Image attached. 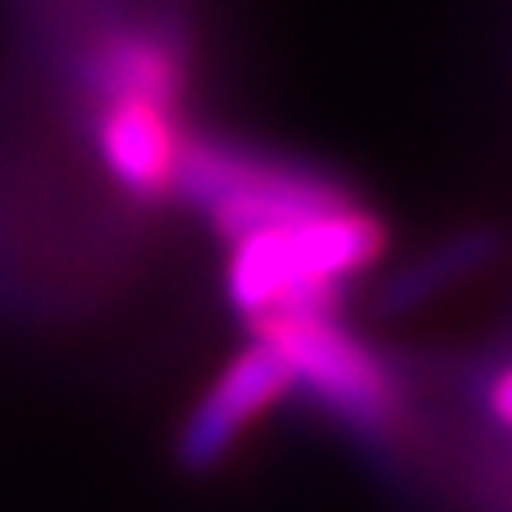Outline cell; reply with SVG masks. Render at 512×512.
<instances>
[{
	"instance_id": "1",
	"label": "cell",
	"mask_w": 512,
	"mask_h": 512,
	"mask_svg": "<svg viewBox=\"0 0 512 512\" xmlns=\"http://www.w3.org/2000/svg\"><path fill=\"white\" fill-rule=\"evenodd\" d=\"M380 227L355 210H333L291 227L239 239L227 265V291L256 329L282 316L329 312L338 282L372 265Z\"/></svg>"
},
{
	"instance_id": "2",
	"label": "cell",
	"mask_w": 512,
	"mask_h": 512,
	"mask_svg": "<svg viewBox=\"0 0 512 512\" xmlns=\"http://www.w3.org/2000/svg\"><path fill=\"white\" fill-rule=\"evenodd\" d=\"M171 192L188 201L192 210L210 214V222L231 244L256 231H274L346 210L338 192L316 175L265 163V158L239 154L227 146H201V141H188V146L180 141Z\"/></svg>"
},
{
	"instance_id": "3",
	"label": "cell",
	"mask_w": 512,
	"mask_h": 512,
	"mask_svg": "<svg viewBox=\"0 0 512 512\" xmlns=\"http://www.w3.org/2000/svg\"><path fill=\"white\" fill-rule=\"evenodd\" d=\"M261 338L278 346L291 367V384H308V393L355 431H380L393 419V384L376 355L329 320V312L282 316L261 325Z\"/></svg>"
},
{
	"instance_id": "4",
	"label": "cell",
	"mask_w": 512,
	"mask_h": 512,
	"mask_svg": "<svg viewBox=\"0 0 512 512\" xmlns=\"http://www.w3.org/2000/svg\"><path fill=\"white\" fill-rule=\"evenodd\" d=\"M291 389V367L278 355L269 338H256L244 355H235L222 376L210 384V393L192 406L180 431V461L188 470H210L235 448L244 431L265 406Z\"/></svg>"
},
{
	"instance_id": "5",
	"label": "cell",
	"mask_w": 512,
	"mask_h": 512,
	"mask_svg": "<svg viewBox=\"0 0 512 512\" xmlns=\"http://www.w3.org/2000/svg\"><path fill=\"white\" fill-rule=\"evenodd\" d=\"M99 150L116 180L137 192V197H158L171 188L175 171V128L167 120V107L150 103H111L99 124Z\"/></svg>"
},
{
	"instance_id": "6",
	"label": "cell",
	"mask_w": 512,
	"mask_h": 512,
	"mask_svg": "<svg viewBox=\"0 0 512 512\" xmlns=\"http://www.w3.org/2000/svg\"><path fill=\"white\" fill-rule=\"evenodd\" d=\"M99 82L107 90L111 103H150V107H167L175 73L171 60L150 43H111L99 64Z\"/></svg>"
},
{
	"instance_id": "7",
	"label": "cell",
	"mask_w": 512,
	"mask_h": 512,
	"mask_svg": "<svg viewBox=\"0 0 512 512\" xmlns=\"http://www.w3.org/2000/svg\"><path fill=\"white\" fill-rule=\"evenodd\" d=\"M483 252H487V244L483 239H474V235H466V239H457V244H448L444 252H436V256H427L423 265H414V269H406L402 274V282L393 286V303L402 308V303H414V299H423V295H431L436 286H444L453 274H470V269L483 261Z\"/></svg>"
},
{
	"instance_id": "8",
	"label": "cell",
	"mask_w": 512,
	"mask_h": 512,
	"mask_svg": "<svg viewBox=\"0 0 512 512\" xmlns=\"http://www.w3.org/2000/svg\"><path fill=\"white\" fill-rule=\"evenodd\" d=\"M491 414L504 427H512V372H504L500 380L491 384Z\"/></svg>"
}]
</instances>
